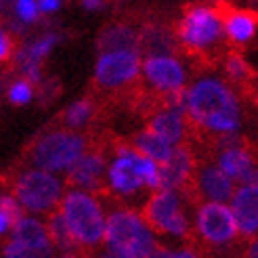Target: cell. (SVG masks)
Here are the masks:
<instances>
[{
  "mask_svg": "<svg viewBox=\"0 0 258 258\" xmlns=\"http://www.w3.org/2000/svg\"><path fill=\"white\" fill-rule=\"evenodd\" d=\"M183 107L191 124L208 135L237 133L243 122L241 101L231 84L216 76H202L183 88Z\"/></svg>",
  "mask_w": 258,
  "mask_h": 258,
  "instance_id": "1",
  "label": "cell"
},
{
  "mask_svg": "<svg viewBox=\"0 0 258 258\" xmlns=\"http://www.w3.org/2000/svg\"><path fill=\"white\" fill-rule=\"evenodd\" d=\"M103 246L107 256L115 258H149L158 250V233L145 216L135 208H113L105 214Z\"/></svg>",
  "mask_w": 258,
  "mask_h": 258,
  "instance_id": "2",
  "label": "cell"
},
{
  "mask_svg": "<svg viewBox=\"0 0 258 258\" xmlns=\"http://www.w3.org/2000/svg\"><path fill=\"white\" fill-rule=\"evenodd\" d=\"M63 221H66L72 237L80 246V250H95L103 243L105 233V210L93 191L70 189L63 193L57 206Z\"/></svg>",
  "mask_w": 258,
  "mask_h": 258,
  "instance_id": "3",
  "label": "cell"
},
{
  "mask_svg": "<svg viewBox=\"0 0 258 258\" xmlns=\"http://www.w3.org/2000/svg\"><path fill=\"white\" fill-rule=\"evenodd\" d=\"M176 42L189 53H208L223 40V5H189L176 25Z\"/></svg>",
  "mask_w": 258,
  "mask_h": 258,
  "instance_id": "4",
  "label": "cell"
},
{
  "mask_svg": "<svg viewBox=\"0 0 258 258\" xmlns=\"http://www.w3.org/2000/svg\"><path fill=\"white\" fill-rule=\"evenodd\" d=\"M141 214L145 216V221L158 235L174 237L183 241L193 233L183 189L151 191V196L147 198Z\"/></svg>",
  "mask_w": 258,
  "mask_h": 258,
  "instance_id": "5",
  "label": "cell"
},
{
  "mask_svg": "<svg viewBox=\"0 0 258 258\" xmlns=\"http://www.w3.org/2000/svg\"><path fill=\"white\" fill-rule=\"evenodd\" d=\"M86 149L88 141L84 135L72 131V128H59V131H50L36 141L30 151V160L36 168L55 174H68Z\"/></svg>",
  "mask_w": 258,
  "mask_h": 258,
  "instance_id": "6",
  "label": "cell"
},
{
  "mask_svg": "<svg viewBox=\"0 0 258 258\" xmlns=\"http://www.w3.org/2000/svg\"><path fill=\"white\" fill-rule=\"evenodd\" d=\"M63 193H66V183L61 180V176L36 168V166L32 170L21 172L13 187V196L17 198L21 208L38 216L53 212L59 206Z\"/></svg>",
  "mask_w": 258,
  "mask_h": 258,
  "instance_id": "7",
  "label": "cell"
},
{
  "mask_svg": "<svg viewBox=\"0 0 258 258\" xmlns=\"http://www.w3.org/2000/svg\"><path fill=\"white\" fill-rule=\"evenodd\" d=\"M191 227L198 239L208 248H227L239 237L233 212L225 202H202Z\"/></svg>",
  "mask_w": 258,
  "mask_h": 258,
  "instance_id": "8",
  "label": "cell"
},
{
  "mask_svg": "<svg viewBox=\"0 0 258 258\" xmlns=\"http://www.w3.org/2000/svg\"><path fill=\"white\" fill-rule=\"evenodd\" d=\"M141 76V53L137 48L101 50L95 63V84L103 90H115L133 84Z\"/></svg>",
  "mask_w": 258,
  "mask_h": 258,
  "instance_id": "9",
  "label": "cell"
},
{
  "mask_svg": "<svg viewBox=\"0 0 258 258\" xmlns=\"http://www.w3.org/2000/svg\"><path fill=\"white\" fill-rule=\"evenodd\" d=\"M139 156L141 153L133 145H118L113 160L107 164L105 185L120 200H135L145 191L139 172Z\"/></svg>",
  "mask_w": 258,
  "mask_h": 258,
  "instance_id": "10",
  "label": "cell"
},
{
  "mask_svg": "<svg viewBox=\"0 0 258 258\" xmlns=\"http://www.w3.org/2000/svg\"><path fill=\"white\" fill-rule=\"evenodd\" d=\"M214 162L218 164V168H221L223 172H227L237 185L248 183L254 168H256V164H258L252 149L246 147L243 139L237 137V133L216 137Z\"/></svg>",
  "mask_w": 258,
  "mask_h": 258,
  "instance_id": "11",
  "label": "cell"
},
{
  "mask_svg": "<svg viewBox=\"0 0 258 258\" xmlns=\"http://www.w3.org/2000/svg\"><path fill=\"white\" fill-rule=\"evenodd\" d=\"M141 76L162 97L187 86V70L174 55H147L141 59Z\"/></svg>",
  "mask_w": 258,
  "mask_h": 258,
  "instance_id": "12",
  "label": "cell"
},
{
  "mask_svg": "<svg viewBox=\"0 0 258 258\" xmlns=\"http://www.w3.org/2000/svg\"><path fill=\"white\" fill-rule=\"evenodd\" d=\"M235 185H237L235 180L218 168L216 162H210V164L196 166L187 187H193V193L202 202H225L227 204L231 196H233Z\"/></svg>",
  "mask_w": 258,
  "mask_h": 258,
  "instance_id": "13",
  "label": "cell"
},
{
  "mask_svg": "<svg viewBox=\"0 0 258 258\" xmlns=\"http://www.w3.org/2000/svg\"><path fill=\"white\" fill-rule=\"evenodd\" d=\"M9 235H11V239H15L21 246L28 248L32 252V258L53 256V252H55L48 227L42 218H38V214H21L17 221L13 223Z\"/></svg>",
  "mask_w": 258,
  "mask_h": 258,
  "instance_id": "14",
  "label": "cell"
},
{
  "mask_svg": "<svg viewBox=\"0 0 258 258\" xmlns=\"http://www.w3.org/2000/svg\"><path fill=\"white\" fill-rule=\"evenodd\" d=\"M233 212L235 225L241 237L258 235V185L239 183L233 189V196L227 202Z\"/></svg>",
  "mask_w": 258,
  "mask_h": 258,
  "instance_id": "15",
  "label": "cell"
},
{
  "mask_svg": "<svg viewBox=\"0 0 258 258\" xmlns=\"http://www.w3.org/2000/svg\"><path fill=\"white\" fill-rule=\"evenodd\" d=\"M196 166V156L187 143L172 147L170 158L160 164V189H185Z\"/></svg>",
  "mask_w": 258,
  "mask_h": 258,
  "instance_id": "16",
  "label": "cell"
},
{
  "mask_svg": "<svg viewBox=\"0 0 258 258\" xmlns=\"http://www.w3.org/2000/svg\"><path fill=\"white\" fill-rule=\"evenodd\" d=\"M105 170H107V160L101 151H84L82 158L76 162L70 172H68V183L76 189L93 191L97 193L105 185Z\"/></svg>",
  "mask_w": 258,
  "mask_h": 258,
  "instance_id": "17",
  "label": "cell"
},
{
  "mask_svg": "<svg viewBox=\"0 0 258 258\" xmlns=\"http://www.w3.org/2000/svg\"><path fill=\"white\" fill-rule=\"evenodd\" d=\"M147 128L172 147L187 143V115L170 105L151 113Z\"/></svg>",
  "mask_w": 258,
  "mask_h": 258,
  "instance_id": "18",
  "label": "cell"
},
{
  "mask_svg": "<svg viewBox=\"0 0 258 258\" xmlns=\"http://www.w3.org/2000/svg\"><path fill=\"white\" fill-rule=\"evenodd\" d=\"M258 32V13L248 9H225L223 7V34L235 44L243 46L254 40Z\"/></svg>",
  "mask_w": 258,
  "mask_h": 258,
  "instance_id": "19",
  "label": "cell"
},
{
  "mask_svg": "<svg viewBox=\"0 0 258 258\" xmlns=\"http://www.w3.org/2000/svg\"><path fill=\"white\" fill-rule=\"evenodd\" d=\"M176 48V36L162 25H147L139 34L137 50L145 55H170Z\"/></svg>",
  "mask_w": 258,
  "mask_h": 258,
  "instance_id": "20",
  "label": "cell"
},
{
  "mask_svg": "<svg viewBox=\"0 0 258 258\" xmlns=\"http://www.w3.org/2000/svg\"><path fill=\"white\" fill-rule=\"evenodd\" d=\"M133 147L139 153H143V156L156 160L158 164H164L172 153V145L166 143L164 139H160L156 133H151L149 128H145V131H141L133 137Z\"/></svg>",
  "mask_w": 258,
  "mask_h": 258,
  "instance_id": "21",
  "label": "cell"
},
{
  "mask_svg": "<svg viewBox=\"0 0 258 258\" xmlns=\"http://www.w3.org/2000/svg\"><path fill=\"white\" fill-rule=\"evenodd\" d=\"M139 34L131 25H109L103 30L99 38V48L101 50H111V48H137Z\"/></svg>",
  "mask_w": 258,
  "mask_h": 258,
  "instance_id": "22",
  "label": "cell"
},
{
  "mask_svg": "<svg viewBox=\"0 0 258 258\" xmlns=\"http://www.w3.org/2000/svg\"><path fill=\"white\" fill-rule=\"evenodd\" d=\"M46 227H48V233H50V239H53L55 250L68 252V254L80 250V246H78V243H76V239L72 237L70 229H68L66 221H63V216H61V212H59L57 208H55L53 212H48V223H46Z\"/></svg>",
  "mask_w": 258,
  "mask_h": 258,
  "instance_id": "23",
  "label": "cell"
},
{
  "mask_svg": "<svg viewBox=\"0 0 258 258\" xmlns=\"http://www.w3.org/2000/svg\"><path fill=\"white\" fill-rule=\"evenodd\" d=\"M93 113H95V103L90 99H78L66 109V113H63V124H66V128L78 131V128H82L90 122Z\"/></svg>",
  "mask_w": 258,
  "mask_h": 258,
  "instance_id": "24",
  "label": "cell"
},
{
  "mask_svg": "<svg viewBox=\"0 0 258 258\" xmlns=\"http://www.w3.org/2000/svg\"><path fill=\"white\" fill-rule=\"evenodd\" d=\"M225 74L235 84H250V80L254 78V72L248 66V61L237 53H229L225 57Z\"/></svg>",
  "mask_w": 258,
  "mask_h": 258,
  "instance_id": "25",
  "label": "cell"
},
{
  "mask_svg": "<svg viewBox=\"0 0 258 258\" xmlns=\"http://www.w3.org/2000/svg\"><path fill=\"white\" fill-rule=\"evenodd\" d=\"M59 36L57 34H46L42 38H38L36 42H32L28 48L23 50L21 55V63H40L44 57H48V53L57 46Z\"/></svg>",
  "mask_w": 258,
  "mask_h": 258,
  "instance_id": "26",
  "label": "cell"
},
{
  "mask_svg": "<svg viewBox=\"0 0 258 258\" xmlns=\"http://www.w3.org/2000/svg\"><path fill=\"white\" fill-rule=\"evenodd\" d=\"M139 172L143 178V185L147 191H156L160 189V164L156 160H151L141 153L139 156Z\"/></svg>",
  "mask_w": 258,
  "mask_h": 258,
  "instance_id": "27",
  "label": "cell"
},
{
  "mask_svg": "<svg viewBox=\"0 0 258 258\" xmlns=\"http://www.w3.org/2000/svg\"><path fill=\"white\" fill-rule=\"evenodd\" d=\"M34 99V84L30 80H17L9 86V101L13 105H28V103Z\"/></svg>",
  "mask_w": 258,
  "mask_h": 258,
  "instance_id": "28",
  "label": "cell"
},
{
  "mask_svg": "<svg viewBox=\"0 0 258 258\" xmlns=\"http://www.w3.org/2000/svg\"><path fill=\"white\" fill-rule=\"evenodd\" d=\"M15 13L23 23H34L40 15L36 0H15Z\"/></svg>",
  "mask_w": 258,
  "mask_h": 258,
  "instance_id": "29",
  "label": "cell"
},
{
  "mask_svg": "<svg viewBox=\"0 0 258 258\" xmlns=\"http://www.w3.org/2000/svg\"><path fill=\"white\" fill-rule=\"evenodd\" d=\"M153 256H164V258H196L200 256L196 248H191V246H185V248H162L158 246V250L153 252Z\"/></svg>",
  "mask_w": 258,
  "mask_h": 258,
  "instance_id": "30",
  "label": "cell"
},
{
  "mask_svg": "<svg viewBox=\"0 0 258 258\" xmlns=\"http://www.w3.org/2000/svg\"><path fill=\"white\" fill-rule=\"evenodd\" d=\"M36 3H38V11L44 13V15L57 13L61 9V0H36Z\"/></svg>",
  "mask_w": 258,
  "mask_h": 258,
  "instance_id": "31",
  "label": "cell"
},
{
  "mask_svg": "<svg viewBox=\"0 0 258 258\" xmlns=\"http://www.w3.org/2000/svg\"><path fill=\"white\" fill-rule=\"evenodd\" d=\"M11 50H13V42H11L9 34L0 30V61H5L11 55Z\"/></svg>",
  "mask_w": 258,
  "mask_h": 258,
  "instance_id": "32",
  "label": "cell"
},
{
  "mask_svg": "<svg viewBox=\"0 0 258 258\" xmlns=\"http://www.w3.org/2000/svg\"><path fill=\"white\" fill-rule=\"evenodd\" d=\"M13 223H15V221H13V218H11L3 208H0V237H3V235H9V231H11Z\"/></svg>",
  "mask_w": 258,
  "mask_h": 258,
  "instance_id": "33",
  "label": "cell"
},
{
  "mask_svg": "<svg viewBox=\"0 0 258 258\" xmlns=\"http://www.w3.org/2000/svg\"><path fill=\"white\" fill-rule=\"evenodd\" d=\"M246 256L258 258V235L250 237V243H248V248H246Z\"/></svg>",
  "mask_w": 258,
  "mask_h": 258,
  "instance_id": "34",
  "label": "cell"
},
{
  "mask_svg": "<svg viewBox=\"0 0 258 258\" xmlns=\"http://www.w3.org/2000/svg\"><path fill=\"white\" fill-rule=\"evenodd\" d=\"M82 5H84L88 11H95V9H101L103 0H82Z\"/></svg>",
  "mask_w": 258,
  "mask_h": 258,
  "instance_id": "35",
  "label": "cell"
},
{
  "mask_svg": "<svg viewBox=\"0 0 258 258\" xmlns=\"http://www.w3.org/2000/svg\"><path fill=\"white\" fill-rule=\"evenodd\" d=\"M248 183H254V185H258V164H256V168H254V172H252V176H250V180Z\"/></svg>",
  "mask_w": 258,
  "mask_h": 258,
  "instance_id": "36",
  "label": "cell"
},
{
  "mask_svg": "<svg viewBox=\"0 0 258 258\" xmlns=\"http://www.w3.org/2000/svg\"><path fill=\"white\" fill-rule=\"evenodd\" d=\"M254 103L258 105V86H254Z\"/></svg>",
  "mask_w": 258,
  "mask_h": 258,
  "instance_id": "37",
  "label": "cell"
}]
</instances>
